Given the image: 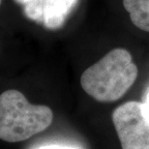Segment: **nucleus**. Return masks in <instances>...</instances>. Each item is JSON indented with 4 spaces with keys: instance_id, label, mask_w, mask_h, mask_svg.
Wrapping results in <instances>:
<instances>
[{
    "instance_id": "1",
    "label": "nucleus",
    "mask_w": 149,
    "mask_h": 149,
    "mask_svg": "<svg viewBox=\"0 0 149 149\" xmlns=\"http://www.w3.org/2000/svg\"><path fill=\"white\" fill-rule=\"evenodd\" d=\"M138 74L131 53L118 47L87 68L81 74L80 85L98 102L111 103L124 96L135 83Z\"/></svg>"
},
{
    "instance_id": "2",
    "label": "nucleus",
    "mask_w": 149,
    "mask_h": 149,
    "mask_svg": "<svg viewBox=\"0 0 149 149\" xmlns=\"http://www.w3.org/2000/svg\"><path fill=\"white\" fill-rule=\"evenodd\" d=\"M49 107L33 105L16 89L0 94V139L6 142L27 141L47 130L52 123Z\"/></svg>"
},
{
    "instance_id": "3",
    "label": "nucleus",
    "mask_w": 149,
    "mask_h": 149,
    "mask_svg": "<svg viewBox=\"0 0 149 149\" xmlns=\"http://www.w3.org/2000/svg\"><path fill=\"white\" fill-rule=\"evenodd\" d=\"M112 122L123 149H149V114L144 103L131 101L119 106Z\"/></svg>"
},
{
    "instance_id": "4",
    "label": "nucleus",
    "mask_w": 149,
    "mask_h": 149,
    "mask_svg": "<svg viewBox=\"0 0 149 149\" xmlns=\"http://www.w3.org/2000/svg\"><path fill=\"white\" fill-rule=\"evenodd\" d=\"M77 3L79 0H33L24 5V14L46 28L56 30L64 25Z\"/></svg>"
},
{
    "instance_id": "5",
    "label": "nucleus",
    "mask_w": 149,
    "mask_h": 149,
    "mask_svg": "<svg viewBox=\"0 0 149 149\" xmlns=\"http://www.w3.org/2000/svg\"><path fill=\"white\" fill-rule=\"evenodd\" d=\"M123 6L133 24L149 32V0H123Z\"/></svg>"
},
{
    "instance_id": "6",
    "label": "nucleus",
    "mask_w": 149,
    "mask_h": 149,
    "mask_svg": "<svg viewBox=\"0 0 149 149\" xmlns=\"http://www.w3.org/2000/svg\"><path fill=\"white\" fill-rule=\"evenodd\" d=\"M37 149H77V148L72 147V146H65V145L53 144V145H47V146H42V147L37 148Z\"/></svg>"
},
{
    "instance_id": "7",
    "label": "nucleus",
    "mask_w": 149,
    "mask_h": 149,
    "mask_svg": "<svg viewBox=\"0 0 149 149\" xmlns=\"http://www.w3.org/2000/svg\"><path fill=\"white\" fill-rule=\"evenodd\" d=\"M144 106H145V109L149 114V90L147 92V95H146V99H145V102H144Z\"/></svg>"
},
{
    "instance_id": "8",
    "label": "nucleus",
    "mask_w": 149,
    "mask_h": 149,
    "mask_svg": "<svg viewBox=\"0 0 149 149\" xmlns=\"http://www.w3.org/2000/svg\"><path fill=\"white\" fill-rule=\"evenodd\" d=\"M16 1L17 2V3H19V4H22V5H26L27 3H29V2H32L33 0H16Z\"/></svg>"
},
{
    "instance_id": "9",
    "label": "nucleus",
    "mask_w": 149,
    "mask_h": 149,
    "mask_svg": "<svg viewBox=\"0 0 149 149\" xmlns=\"http://www.w3.org/2000/svg\"><path fill=\"white\" fill-rule=\"evenodd\" d=\"M1 2H2V0H0V5H1Z\"/></svg>"
}]
</instances>
